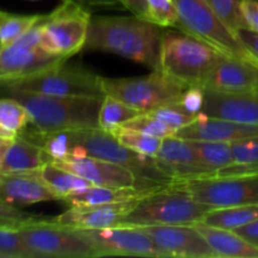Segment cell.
I'll return each mask as SVG.
<instances>
[{
    "label": "cell",
    "mask_w": 258,
    "mask_h": 258,
    "mask_svg": "<svg viewBox=\"0 0 258 258\" xmlns=\"http://www.w3.org/2000/svg\"><path fill=\"white\" fill-rule=\"evenodd\" d=\"M160 27L148 19L133 17H93L83 49L117 54L159 71Z\"/></svg>",
    "instance_id": "cell-1"
},
{
    "label": "cell",
    "mask_w": 258,
    "mask_h": 258,
    "mask_svg": "<svg viewBox=\"0 0 258 258\" xmlns=\"http://www.w3.org/2000/svg\"><path fill=\"white\" fill-rule=\"evenodd\" d=\"M0 95L19 101L29 113V125L42 133L98 127V112L103 97L47 95L3 82H0Z\"/></svg>",
    "instance_id": "cell-2"
},
{
    "label": "cell",
    "mask_w": 258,
    "mask_h": 258,
    "mask_svg": "<svg viewBox=\"0 0 258 258\" xmlns=\"http://www.w3.org/2000/svg\"><path fill=\"white\" fill-rule=\"evenodd\" d=\"M224 52L183 30L163 32L159 71L188 87L203 88Z\"/></svg>",
    "instance_id": "cell-3"
},
{
    "label": "cell",
    "mask_w": 258,
    "mask_h": 258,
    "mask_svg": "<svg viewBox=\"0 0 258 258\" xmlns=\"http://www.w3.org/2000/svg\"><path fill=\"white\" fill-rule=\"evenodd\" d=\"M211 209L199 203L183 183H173L153 190L136 202L120 224L170 226L202 222Z\"/></svg>",
    "instance_id": "cell-4"
},
{
    "label": "cell",
    "mask_w": 258,
    "mask_h": 258,
    "mask_svg": "<svg viewBox=\"0 0 258 258\" xmlns=\"http://www.w3.org/2000/svg\"><path fill=\"white\" fill-rule=\"evenodd\" d=\"M73 141L71 155L82 158L93 156L118 164L130 169L144 183L155 186H165L174 180L159 168L154 156L144 155L122 145L112 134L100 127L70 131Z\"/></svg>",
    "instance_id": "cell-5"
},
{
    "label": "cell",
    "mask_w": 258,
    "mask_h": 258,
    "mask_svg": "<svg viewBox=\"0 0 258 258\" xmlns=\"http://www.w3.org/2000/svg\"><path fill=\"white\" fill-rule=\"evenodd\" d=\"M102 78L93 71L67 60L34 75L17 80L0 81L7 85L34 92L70 97H103Z\"/></svg>",
    "instance_id": "cell-6"
},
{
    "label": "cell",
    "mask_w": 258,
    "mask_h": 258,
    "mask_svg": "<svg viewBox=\"0 0 258 258\" xmlns=\"http://www.w3.org/2000/svg\"><path fill=\"white\" fill-rule=\"evenodd\" d=\"M20 236L30 258H90L100 257L96 247L80 231L40 218L22 226Z\"/></svg>",
    "instance_id": "cell-7"
},
{
    "label": "cell",
    "mask_w": 258,
    "mask_h": 258,
    "mask_svg": "<svg viewBox=\"0 0 258 258\" xmlns=\"http://www.w3.org/2000/svg\"><path fill=\"white\" fill-rule=\"evenodd\" d=\"M105 95L113 96L131 107L149 112L180 100L186 87L160 71L128 78H102Z\"/></svg>",
    "instance_id": "cell-8"
},
{
    "label": "cell",
    "mask_w": 258,
    "mask_h": 258,
    "mask_svg": "<svg viewBox=\"0 0 258 258\" xmlns=\"http://www.w3.org/2000/svg\"><path fill=\"white\" fill-rule=\"evenodd\" d=\"M92 17L91 12L73 0H62L47 14L40 48L68 59L85 48Z\"/></svg>",
    "instance_id": "cell-9"
},
{
    "label": "cell",
    "mask_w": 258,
    "mask_h": 258,
    "mask_svg": "<svg viewBox=\"0 0 258 258\" xmlns=\"http://www.w3.org/2000/svg\"><path fill=\"white\" fill-rule=\"evenodd\" d=\"M178 10V24L183 32L204 40L226 54L248 60L253 58L242 45L237 35L224 25L206 0H174Z\"/></svg>",
    "instance_id": "cell-10"
},
{
    "label": "cell",
    "mask_w": 258,
    "mask_h": 258,
    "mask_svg": "<svg viewBox=\"0 0 258 258\" xmlns=\"http://www.w3.org/2000/svg\"><path fill=\"white\" fill-rule=\"evenodd\" d=\"M191 196L209 209L258 203V173L203 176L184 181Z\"/></svg>",
    "instance_id": "cell-11"
},
{
    "label": "cell",
    "mask_w": 258,
    "mask_h": 258,
    "mask_svg": "<svg viewBox=\"0 0 258 258\" xmlns=\"http://www.w3.org/2000/svg\"><path fill=\"white\" fill-rule=\"evenodd\" d=\"M98 252V256L169 257L148 233L135 226L118 224L101 229H77Z\"/></svg>",
    "instance_id": "cell-12"
},
{
    "label": "cell",
    "mask_w": 258,
    "mask_h": 258,
    "mask_svg": "<svg viewBox=\"0 0 258 258\" xmlns=\"http://www.w3.org/2000/svg\"><path fill=\"white\" fill-rule=\"evenodd\" d=\"M53 163L66 170H70L87 179L93 185L127 186V188L151 189V190L161 188V186L144 183L136 176L135 173L125 166L102 160V159L93 158V156L86 155L82 158H77V156L70 155L64 160L53 161Z\"/></svg>",
    "instance_id": "cell-13"
},
{
    "label": "cell",
    "mask_w": 258,
    "mask_h": 258,
    "mask_svg": "<svg viewBox=\"0 0 258 258\" xmlns=\"http://www.w3.org/2000/svg\"><path fill=\"white\" fill-rule=\"evenodd\" d=\"M139 228L148 233L169 257H217L213 249L207 243L206 238L193 224L144 226Z\"/></svg>",
    "instance_id": "cell-14"
},
{
    "label": "cell",
    "mask_w": 258,
    "mask_h": 258,
    "mask_svg": "<svg viewBox=\"0 0 258 258\" xmlns=\"http://www.w3.org/2000/svg\"><path fill=\"white\" fill-rule=\"evenodd\" d=\"M154 158L159 168L168 174L174 183H184L191 179L212 176L201 163L190 141L179 136L164 139Z\"/></svg>",
    "instance_id": "cell-15"
},
{
    "label": "cell",
    "mask_w": 258,
    "mask_h": 258,
    "mask_svg": "<svg viewBox=\"0 0 258 258\" xmlns=\"http://www.w3.org/2000/svg\"><path fill=\"white\" fill-rule=\"evenodd\" d=\"M141 199V198H140ZM135 201L101 204L91 207H70L52 219L53 223L73 229H101L118 226L126 214L135 207Z\"/></svg>",
    "instance_id": "cell-16"
},
{
    "label": "cell",
    "mask_w": 258,
    "mask_h": 258,
    "mask_svg": "<svg viewBox=\"0 0 258 258\" xmlns=\"http://www.w3.org/2000/svg\"><path fill=\"white\" fill-rule=\"evenodd\" d=\"M258 68L248 60L226 55L203 85L204 91L218 93L254 92Z\"/></svg>",
    "instance_id": "cell-17"
},
{
    "label": "cell",
    "mask_w": 258,
    "mask_h": 258,
    "mask_svg": "<svg viewBox=\"0 0 258 258\" xmlns=\"http://www.w3.org/2000/svg\"><path fill=\"white\" fill-rule=\"evenodd\" d=\"M63 60L67 59L47 53L42 48H28L15 44L0 47V81L27 77Z\"/></svg>",
    "instance_id": "cell-18"
},
{
    "label": "cell",
    "mask_w": 258,
    "mask_h": 258,
    "mask_svg": "<svg viewBox=\"0 0 258 258\" xmlns=\"http://www.w3.org/2000/svg\"><path fill=\"white\" fill-rule=\"evenodd\" d=\"M0 199L14 206H32L58 201L40 178L39 171L0 173Z\"/></svg>",
    "instance_id": "cell-19"
},
{
    "label": "cell",
    "mask_w": 258,
    "mask_h": 258,
    "mask_svg": "<svg viewBox=\"0 0 258 258\" xmlns=\"http://www.w3.org/2000/svg\"><path fill=\"white\" fill-rule=\"evenodd\" d=\"M203 112L211 117L258 126V93H218L204 91Z\"/></svg>",
    "instance_id": "cell-20"
},
{
    "label": "cell",
    "mask_w": 258,
    "mask_h": 258,
    "mask_svg": "<svg viewBox=\"0 0 258 258\" xmlns=\"http://www.w3.org/2000/svg\"><path fill=\"white\" fill-rule=\"evenodd\" d=\"M258 135V126L234 122L224 118L211 117L203 111L190 125L178 130L175 136L186 140H209V141H233L243 140Z\"/></svg>",
    "instance_id": "cell-21"
},
{
    "label": "cell",
    "mask_w": 258,
    "mask_h": 258,
    "mask_svg": "<svg viewBox=\"0 0 258 258\" xmlns=\"http://www.w3.org/2000/svg\"><path fill=\"white\" fill-rule=\"evenodd\" d=\"M194 227L206 238L217 257L223 258H258V246L246 241L237 232L231 229L208 226L202 222Z\"/></svg>",
    "instance_id": "cell-22"
},
{
    "label": "cell",
    "mask_w": 258,
    "mask_h": 258,
    "mask_svg": "<svg viewBox=\"0 0 258 258\" xmlns=\"http://www.w3.org/2000/svg\"><path fill=\"white\" fill-rule=\"evenodd\" d=\"M49 161L50 158L40 146L17 135L5 151L0 164V173L34 171Z\"/></svg>",
    "instance_id": "cell-23"
},
{
    "label": "cell",
    "mask_w": 258,
    "mask_h": 258,
    "mask_svg": "<svg viewBox=\"0 0 258 258\" xmlns=\"http://www.w3.org/2000/svg\"><path fill=\"white\" fill-rule=\"evenodd\" d=\"M156 190V189H154ZM151 189L127 188V186H98L92 185L83 191L70 194L60 202L68 207H91L101 204L120 203V202L135 201L151 193Z\"/></svg>",
    "instance_id": "cell-24"
},
{
    "label": "cell",
    "mask_w": 258,
    "mask_h": 258,
    "mask_svg": "<svg viewBox=\"0 0 258 258\" xmlns=\"http://www.w3.org/2000/svg\"><path fill=\"white\" fill-rule=\"evenodd\" d=\"M38 171L48 188L57 196L58 201H62L64 197L70 196V194L86 190L93 185L87 179L60 168L53 161L43 165L42 168L38 169Z\"/></svg>",
    "instance_id": "cell-25"
},
{
    "label": "cell",
    "mask_w": 258,
    "mask_h": 258,
    "mask_svg": "<svg viewBox=\"0 0 258 258\" xmlns=\"http://www.w3.org/2000/svg\"><path fill=\"white\" fill-rule=\"evenodd\" d=\"M258 219V203L247 206L229 207V208L211 209L203 217L202 223L219 228L236 229L247 226Z\"/></svg>",
    "instance_id": "cell-26"
},
{
    "label": "cell",
    "mask_w": 258,
    "mask_h": 258,
    "mask_svg": "<svg viewBox=\"0 0 258 258\" xmlns=\"http://www.w3.org/2000/svg\"><path fill=\"white\" fill-rule=\"evenodd\" d=\"M196 150L199 160L211 175H216L219 170L233 164L232 143L227 141L189 140Z\"/></svg>",
    "instance_id": "cell-27"
},
{
    "label": "cell",
    "mask_w": 258,
    "mask_h": 258,
    "mask_svg": "<svg viewBox=\"0 0 258 258\" xmlns=\"http://www.w3.org/2000/svg\"><path fill=\"white\" fill-rule=\"evenodd\" d=\"M233 164L219 170L216 175L232 176L258 173V135L232 143Z\"/></svg>",
    "instance_id": "cell-28"
},
{
    "label": "cell",
    "mask_w": 258,
    "mask_h": 258,
    "mask_svg": "<svg viewBox=\"0 0 258 258\" xmlns=\"http://www.w3.org/2000/svg\"><path fill=\"white\" fill-rule=\"evenodd\" d=\"M141 111L131 107L127 103L122 102L113 96L105 95L101 103L100 112H98V127L103 131L112 134L120 126L136 117Z\"/></svg>",
    "instance_id": "cell-29"
},
{
    "label": "cell",
    "mask_w": 258,
    "mask_h": 258,
    "mask_svg": "<svg viewBox=\"0 0 258 258\" xmlns=\"http://www.w3.org/2000/svg\"><path fill=\"white\" fill-rule=\"evenodd\" d=\"M112 135L122 145L127 146L128 149L136 151V153L148 156H155L164 140V139L146 135V134L139 133V131L131 130V128L122 127V126L113 131Z\"/></svg>",
    "instance_id": "cell-30"
},
{
    "label": "cell",
    "mask_w": 258,
    "mask_h": 258,
    "mask_svg": "<svg viewBox=\"0 0 258 258\" xmlns=\"http://www.w3.org/2000/svg\"><path fill=\"white\" fill-rule=\"evenodd\" d=\"M30 116L19 101L12 97L0 98V126L10 133L19 134L28 127Z\"/></svg>",
    "instance_id": "cell-31"
},
{
    "label": "cell",
    "mask_w": 258,
    "mask_h": 258,
    "mask_svg": "<svg viewBox=\"0 0 258 258\" xmlns=\"http://www.w3.org/2000/svg\"><path fill=\"white\" fill-rule=\"evenodd\" d=\"M206 2L216 13L217 17L234 34L241 28H247L241 9L243 0H206Z\"/></svg>",
    "instance_id": "cell-32"
},
{
    "label": "cell",
    "mask_w": 258,
    "mask_h": 258,
    "mask_svg": "<svg viewBox=\"0 0 258 258\" xmlns=\"http://www.w3.org/2000/svg\"><path fill=\"white\" fill-rule=\"evenodd\" d=\"M43 18L42 15H13L8 17L0 24V47L12 44L23 33L37 24Z\"/></svg>",
    "instance_id": "cell-33"
},
{
    "label": "cell",
    "mask_w": 258,
    "mask_h": 258,
    "mask_svg": "<svg viewBox=\"0 0 258 258\" xmlns=\"http://www.w3.org/2000/svg\"><path fill=\"white\" fill-rule=\"evenodd\" d=\"M148 113L154 116V117L159 118L164 123L175 128V130H180V128L185 127V126L190 125L198 117V113L196 115V113H190L189 111H186L179 103V101L175 103H169V105L154 108V110L149 111Z\"/></svg>",
    "instance_id": "cell-34"
},
{
    "label": "cell",
    "mask_w": 258,
    "mask_h": 258,
    "mask_svg": "<svg viewBox=\"0 0 258 258\" xmlns=\"http://www.w3.org/2000/svg\"><path fill=\"white\" fill-rule=\"evenodd\" d=\"M122 127L131 128V130L139 131V133H143L146 134V135H151L160 139L175 136L176 133H178V130L170 127V126L164 123L159 118L149 115L148 112H143L139 116H136V117L131 118L130 121L123 123Z\"/></svg>",
    "instance_id": "cell-35"
},
{
    "label": "cell",
    "mask_w": 258,
    "mask_h": 258,
    "mask_svg": "<svg viewBox=\"0 0 258 258\" xmlns=\"http://www.w3.org/2000/svg\"><path fill=\"white\" fill-rule=\"evenodd\" d=\"M148 19L160 28L176 27L178 10L174 0H146Z\"/></svg>",
    "instance_id": "cell-36"
},
{
    "label": "cell",
    "mask_w": 258,
    "mask_h": 258,
    "mask_svg": "<svg viewBox=\"0 0 258 258\" xmlns=\"http://www.w3.org/2000/svg\"><path fill=\"white\" fill-rule=\"evenodd\" d=\"M0 258H30L18 228L0 226Z\"/></svg>",
    "instance_id": "cell-37"
},
{
    "label": "cell",
    "mask_w": 258,
    "mask_h": 258,
    "mask_svg": "<svg viewBox=\"0 0 258 258\" xmlns=\"http://www.w3.org/2000/svg\"><path fill=\"white\" fill-rule=\"evenodd\" d=\"M40 218H42L40 216L22 211L14 204H10L0 199V226L20 228L22 226L32 223Z\"/></svg>",
    "instance_id": "cell-38"
},
{
    "label": "cell",
    "mask_w": 258,
    "mask_h": 258,
    "mask_svg": "<svg viewBox=\"0 0 258 258\" xmlns=\"http://www.w3.org/2000/svg\"><path fill=\"white\" fill-rule=\"evenodd\" d=\"M204 100H206V92L202 87L194 86V87H188L181 95L179 103L189 111L190 113H199L203 111Z\"/></svg>",
    "instance_id": "cell-39"
},
{
    "label": "cell",
    "mask_w": 258,
    "mask_h": 258,
    "mask_svg": "<svg viewBox=\"0 0 258 258\" xmlns=\"http://www.w3.org/2000/svg\"><path fill=\"white\" fill-rule=\"evenodd\" d=\"M237 38L242 43L247 52L253 58L254 66L258 67V34L249 28H241L236 32Z\"/></svg>",
    "instance_id": "cell-40"
},
{
    "label": "cell",
    "mask_w": 258,
    "mask_h": 258,
    "mask_svg": "<svg viewBox=\"0 0 258 258\" xmlns=\"http://www.w3.org/2000/svg\"><path fill=\"white\" fill-rule=\"evenodd\" d=\"M241 9L247 28L258 34V0H243Z\"/></svg>",
    "instance_id": "cell-41"
},
{
    "label": "cell",
    "mask_w": 258,
    "mask_h": 258,
    "mask_svg": "<svg viewBox=\"0 0 258 258\" xmlns=\"http://www.w3.org/2000/svg\"><path fill=\"white\" fill-rule=\"evenodd\" d=\"M77 4L82 5L90 12L92 10H107V9H118L121 8V3L118 0H73ZM123 8V7H122Z\"/></svg>",
    "instance_id": "cell-42"
},
{
    "label": "cell",
    "mask_w": 258,
    "mask_h": 258,
    "mask_svg": "<svg viewBox=\"0 0 258 258\" xmlns=\"http://www.w3.org/2000/svg\"><path fill=\"white\" fill-rule=\"evenodd\" d=\"M123 9L128 10L133 15L143 19H148V8L146 0H118ZM149 20V19H148Z\"/></svg>",
    "instance_id": "cell-43"
},
{
    "label": "cell",
    "mask_w": 258,
    "mask_h": 258,
    "mask_svg": "<svg viewBox=\"0 0 258 258\" xmlns=\"http://www.w3.org/2000/svg\"><path fill=\"white\" fill-rule=\"evenodd\" d=\"M234 232H237L239 236L243 237L246 241L251 242V243L258 246V219L257 221L252 222V223L247 224V226L236 229Z\"/></svg>",
    "instance_id": "cell-44"
},
{
    "label": "cell",
    "mask_w": 258,
    "mask_h": 258,
    "mask_svg": "<svg viewBox=\"0 0 258 258\" xmlns=\"http://www.w3.org/2000/svg\"><path fill=\"white\" fill-rule=\"evenodd\" d=\"M10 143H12V140H9V139H0V164H2L3 158L5 155V151H7Z\"/></svg>",
    "instance_id": "cell-45"
},
{
    "label": "cell",
    "mask_w": 258,
    "mask_h": 258,
    "mask_svg": "<svg viewBox=\"0 0 258 258\" xmlns=\"http://www.w3.org/2000/svg\"><path fill=\"white\" fill-rule=\"evenodd\" d=\"M15 136H17V134L10 133V131L5 130L4 127H2V126H0V139H9V140H13Z\"/></svg>",
    "instance_id": "cell-46"
},
{
    "label": "cell",
    "mask_w": 258,
    "mask_h": 258,
    "mask_svg": "<svg viewBox=\"0 0 258 258\" xmlns=\"http://www.w3.org/2000/svg\"><path fill=\"white\" fill-rule=\"evenodd\" d=\"M8 14H9V13H5V12H2V10H0V24H2L3 20L8 17Z\"/></svg>",
    "instance_id": "cell-47"
},
{
    "label": "cell",
    "mask_w": 258,
    "mask_h": 258,
    "mask_svg": "<svg viewBox=\"0 0 258 258\" xmlns=\"http://www.w3.org/2000/svg\"><path fill=\"white\" fill-rule=\"evenodd\" d=\"M258 68V67H257ZM254 92L258 93V76H257V83H256V90H254Z\"/></svg>",
    "instance_id": "cell-48"
},
{
    "label": "cell",
    "mask_w": 258,
    "mask_h": 258,
    "mask_svg": "<svg viewBox=\"0 0 258 258\" xmlns=\"http://www.w3.org/2000/svg\"><path fill=\"white\" fill-rule=\"evenodd\" d=\"M32 2H33V0H32Z\"/></svg>",
    "instance_id": "cell-49"
}]
</instances>
